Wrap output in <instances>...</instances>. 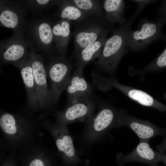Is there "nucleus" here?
<instances>
[{
	"instance_id": "obj_16",
	"label": "nucleus",
	"mask_w": 166,
	"mask_h": 166,
	"mask_svg": "<svg viewBox=\"0 0 166 166\" xmlns=\"http://www.w3.org/2000/svg\"><path fill=\"white\" fill-rule=\"evenodd\" d=\"M60 6L59 16L61 19H67L77 22L90 17L77 7L70 0L61 1Z\"/></svg>"
},
{
	"instance_id": "obj_7",
	"label": "nucleus",
	"mask_w": 166,
	"mask_h": 166,
	"mask_svg": "<svg viewBox=\"0 0 166 166\" xmlns=\"http://www.w3.org/2000/svg\"><path fill=\"white\" fill-rule=\"evenodd\" d=\"M30 63L38 103L42 106L52 102V97L47 81L46 70L41 59L34 55Z\"/></svg>"
},
{
	"instance_id": "obj_13",
	"label": "nucleus",
	"mask_w": 166,
	"mask_h": 166,
	"mask_svg": "<svg viewBox=\"0 0 166 166\" xmlns=\"http://www.w3.org/2000/svg\"><path fill=\"white\" fill-rule=\"evenodd\" d=\"M118 114V113L111 108L105 107L101 110L93 121V128L95 133L100 135L112 126H116Z\"/></svg>"
},
{
	"instance_id": "obj_19",
	"label": "nucleus",
	"mask_w": 166,
	"mask_h": 166,
	"mask_svg": "<svg viewBox=\"0 0 166 166\" xmlns=\"http://www.w3.org/2000/svg\"><path fill=\"white\" fill-rule=\"evenodd\" d=\"M56 140V144L58 150L67 156L72 157L75 154L72 140L67 133H63Z\"/></svg>"
},
{
	"instance_id": "obj_8",
	"label": "nucleus",
	"mask_w": 166,
	"mask_h": 166,
	"mask_svg": "<svg viewBox=\"0 0 166 166\" xmlns=\"http://www.w3.org/2000/svg\"><path fill=\"white\" fill-rule=\"evenodd\" d=\"M94 101L91 97L69 104L61 114L62 121L66 123L89 118L94 107Z\"/></svg>"
},
{
	"instance_id": "obj_20",
	"label": "nucleus",
	"mask_w": 166,
	"mask_h": 166,
	"mask_svg": "<svg viewBox=\"0 0 166 166\" xmlns=\"http://www.w3.org/2000/svg\"><path fill=\"white\" fill-rule=\"evenodd\" d=\"M25 51L23 45L19 43H13L6 49L4 53L3 57L7 61L16 62L23 57Z\"/></svg>"
},
{
	"instance_id": "obj_6",
	"label": "nucleus",
	"mask_w": 166,
	"mask_h": 166,
	"mask_svg": "<svg viewBox=\"0 0 166 166\" xmlns=\"http://www.w3.org/2000/svg\"><path fill=\"white\" fill-rule=\"evenodd\" d=\"M83 69L77 66L65 87L69 104L92 97L93 89L84 77Z\"/></svg>"
},
{
	"instance_id": "obj_25",
	"label": "nucleus",
	"mask_w": 166,
	"mask_h": 166,
	"mask_svg": "<svg viewBox=\"0 0 166 166\" xmlns=\"http://www.w3.org/2000/svg\"><path fill=\"white\" fill-rule=\"evenodd\" d=\"M49 0H38L37 2L40 4L42 5H45L48 4L49 2Z\"/></svg>"
},
{
	"instance_id": "obj_18",
	"label": "nucleus",
	"mask_w": 166,
	"mask_h": 166,
	"mask_svg": "<svg viewBox=\"0 0 166 166\" xmlns=\"http://www.w3.org/2000/svg\"><path fill=\"white\" fill-rule=\"evenodd\" d=\"M38 33L41 43L47 49H49L53 41L52 26L49 22H44L39 24Z\"/></svg>"
},
{
	"instance_id": "obj_11",
	"label": "nucleus",
	"mask_w": 166,
	"mask_h": 166,
	"mask_svg": "<svg viewBox=\"0 0 166 166\" xmlns=\"http://www.w3.org/2000/svg\"><path fill=\"white\" fill-rule=\"evenodd\" d=\"M71 21L61 19L52 26L53 41L60 55H66L71 36Z\"/></svg>"
},
{
	"instance_id": "obj_15",
	"label": "nucleus",
	"mask_w": 166,
	"mask_h": 166,
	"mask_svg": "<svg viewBox=\"0 0 166 166\" xmlns=\"http://www.w3.org/2000/svg\"><path fill=\"white\" fill-rule=\"evenodd\" d=\"M164 151L157 152L150 147L148 142H140L130 153L125 156V158L141 159L149 161L157 160L160 157L164 155Z\"/></svg>"
},
{
	"instance_id": "obj_5",
	"label": "nucleus",
	"mask_w": 166,
	"mask_h": 166,
	"mask_svg": "<svg viewBox=\"0 0 166 166\" xmlns=\"http://www.w3.org/2000/svg\"><path fill=\"white\" fill-rule=\"evenodd\" d=\"M125 126L130 128L137 135L140 141L148 142L150 139L158 135L165 136L164 128L158 127L147 121L132 117L123 111L118 113L116 127Z\"/></svg>"
},
{
	"instance_id": "obj_10",
	"label": "nucleus",
	"mask_w": 166,
	"mask_h": 166,
	"mask_svg": "<svg viewBox=\"0 0 166 166\" xmlns=\"http://www.w3.org/2000/svg\"><path fill=\"white\" fill-rule=\"evenodd\" d=\"M105 20L113 26L116 24L124 26L127 21L124 17V1L123 0H105L102 1Z\"/></svg>"
},
{
	"instance_id": "obj_12",
	"label": "nucleus",
	"mask_w": 166,
	"mask_h": 166,
	"mask_svg": "<svg viewBox=\"0 0 166 166\" xmlns=\"http://www.w3.org/2000/svg\"><path fill=\"white\" fill-rule=\"evenodd\" d=\"M107 38V36L99 38L95 42L81 49L74 56L77 66L83 68L97 58Z\"/></svg>"
},
{
	"instance_id": "obj_24",
	"label": "nucleus",
	"mask_w": 166,
	"mask_h": 166,
	"mask_svg": "<svg viewBox=\"0 0 166 166\" xmlns=\"http://www.w3.org/2000/svg\"><path fill=\"white\" fill-rule=\"evenodd\" d=\"M29 166H44L42 161L41 160L36 159L33 160Z\"/></svg>"
},
{
	"instance_id": "obj_17",
	"label": "nucleus",
	"mask_w": 166,
	"mask_h": 166,
	"mask_svg": "<svg viewBox=\"0 0 166 166\" xmlns=\"http://www.w3.org/2000/svg\"><path fill=\"white\" fill-rule=\"evenodd\" d=\"M71 1L89 17L105 18L102 1L94 0H72Z\"/></svg>"
},
{
	"instance_id": "obj_22",
	"label": "nucleus",
	"mask_w": 166,
	"mask_h": 166,
	"mask_svg": "<svg viewBox=\"0 0 166 166\" xmlns=\"http://www.w3.org/2000/svg\"><path fill=\"white\" fill-rule=\"evenodd\" d=\"M0 125L4 131L8 134H14L16 132V121L14 116L10 114H5L1 117Z\"/></svg>"
},
{
	"instance_id": "obj_9",
	"label": "nucleus",
	"mask_w": 166,
	"mask_h": 166,
	"mask_svg": "<svg viewBox=\"0 0 166 166\" xmlns=\"http://www.w3.org/2000/svg\"><path fill=\"white\" fill-rule=\"evenodd\" d=\"M106 81L107 83L125 93L130 98L143 105L152 107L161 111H164L166 109L164 105L143 91L122 86L113 80H107Z\"/></svg>"
},
{
	"instance_id": "obj_1",
	"label": "nucleus",
	"mask_w": 166,
	"mask_h": 166,
	"mask_svg": "<svg viewBox=\"0 0 166 166\" xmlns=\"http://www.w3.org/2000/svg\"><path fill=\"white\" fill-rule=\"evenodd\" d=\"M157 18L153 21L145 18L140 20L138 29H128L126 33L129 49L136 52L143 50L153 42L166 40L163 27L166 23V9L160 8Z\"/></svg>"
},
{
	"instance_id": "obj_4",
	"label": "nucleus",
	"mask_w": 166,
	"mask_h": 166,
	"mask_svg": "<svg viewBox=\"0 0 166 166\" xmlns=\"http://www.w3.org/2000/svg\"><path fill=\"white\" fill-rule=\"evenodd\" d=\"M72 64L66 55H60L49 65L47 70L52 102H56L71 75Z\"/></svg>"
},
{
	"instance_id": "obj_2",
	"label": "nucleus",
	"mask_w": 166,
	"mask_h": 166,
	"mask_svg": "<svg viewBox=\"0 0 166 166\" xmlns=\"http://www.w3.org/2000/svg\"><path fill=\"white\" fill-rule=\"evenodd\" d=\"M128 29L124 26L112 30V34L107 39L94 63L100 71L112 73L116 69L123 57L129 49L126 36Z\"/></svg>"
},
{
	"instance_id": "obj_14",
	"label": "nucleus",
	"mask_w": 166,
	"mask_h": 166,
	"mask_svg": "<svg viewBox=\"0 0 166 166\" xmlns=\"http://www.w3.org/2000/svg\"><path fill=\"white\" fill-rule=\"evenodd\" d=\"M24 84L28 101L31 104L38 103L30 61H22L18 64Z\"/></svg>"
},
{
	"instance_id": "obj_21",
	"label": "nucleus",
	"mask_w": 166,
	"mask_h": 166,
	"mask_svg": "<svg viewBox=\"0 0 166 166\" xmlns=\"http://www.w3.org/2000/svg\"><path fill=\"white\" fill-rule=\"evenodd\" d=\"M0 22L5 27L14 28L18 24L19 18L14 11L9 10H5L0 14Z\"/></svg>"
},
{
	"instance_id": "obj_3",
	"label": "nucleus",
	"mask_w": 166,
	"mask_h": 166,
	"mask_svg": "<svg viewBox=\"0 0 166 166\" xmlns=\"http://www.w3.org/2000/svg\"><path fill=\"white\" fill-rule=\"evenodd\" d=\"M113 29V26L103 17H91L75 22L73 33V56L100 38L107 36Z\"/></svg>"
},
{
	"instance_id": "obj_23",
	"label": "nucleus",
	"mask_w": 166,
	"mask_h": 166,
	"mask_svg": "<svg viewBox=\"0 0 166 166\" xmlns=\"http://www.w3.org/2000/svg\"><path fill=\"white\" fill-rule=\"evenodd\" d=\"M131 1L136 3L137 5V8L135 12L132 16L128 20H127L125 26L127 28L131 29L132 25L135 19L138 16L140 12L143 10L147 5L155 2L157 1L156 0H134Z\"/></svg>"
}]
</instances>
